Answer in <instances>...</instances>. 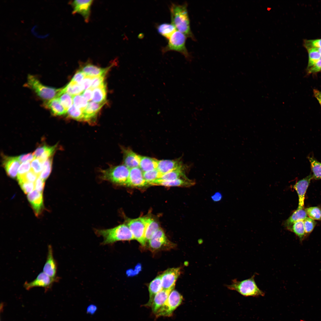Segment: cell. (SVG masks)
Listing matches in <instances>:
<instances>
[{"instance_id":"1","label":"cell","mask_w":321,"mask_h":321,"mask_svg":"<svg viewBox=\"0 0 321 321\" xmlns=\"http://www.w3.org/2000/svg\"><path fill=\"white\" fill-rule=\"evenodd\" d=\"M187 4L172 3L170 8L171 24L177 30L184 34L187 37L195 40L191 29L190 22L187 10Z\"/></svg>"},{"instance_id":"2","label":"cell","mask_w":321,"mask_h":321,"mask_svg":"<svg viewBox=\"0 0 321 321\" xmlns=\"http://www.w3.org/2000/svg\"><path fill=\"white\" fill-rule=\"evenodd\" d=\"M96 233L103 237L102 245L111 244L118 241L134 240L129 227L124 224L111 229H97Z\"/></svg>"},{"instance_id":"3","label":"cell","mask_w":321,"mask_h":321,"mask_svg":"<svg viewBox=\"0 0 321 321\" xmlns=\"http://www.w3.org/2000/svg\"><path fill=\"white\" fill-rule=\"evenodd\" d=\"M25 86L45 101L58 97L61 90L44 85L35 76L30 74L27 77Z\"/></svg>"},{"instance_id":"4","label":"cell","mask_w":321,"mask_h":321,"mask_svg":"<svg viewBox=\"0 0 321 321\" xmlns=\"http://www.w3.org/2000/svg\"><path fill=\"white\" fill-rule=\"evenodd\" d=\"M255 275L250 278L241 281L233 280L227 286L229 289L235 290L245 296H264L265 293L257 286L254 280Z\"/></svg>"},{"instance_id":"5","label":"cell","mask_w":321,"mask_h":321,"mask_svg":"<svg viewBox=\"0 0 321 321\" xmlns=\"http://www.w3.org/2000/svg\"><path fill=\"white\" fill-rule=\"evenodd\" d=\"M130 169L124 165L111 167L102 170L101 178L114 184L126 185L128 181Z\"/></svg>"},{"instance_id":"6","label":"cell","mask_w":321,"mask_h":321,"mask_svg":"<svg viewBox=\"0 0 321 321\" xmlns=\"http://www.w3.org/2000/svg\"><path fill=\"white\" fill-rule=\"evenodd\" d=\"M187 37L183 33L177 30L169 39L168 44L162 49L165 53L170 51H177L182 54L189 61L191 57L185 45Z\"/></svg>"},{"instance_id":"7","label":"cell","mask_w":321,"mask_h":321,"mask_svg":"<svg viewBox=\"0 0 321 321\" xmlns=\"http://www.w3.org/2000/svg\"><path fill=\"white\" fill-rule=\"evenodd\" d=\"M183 300L182 295L177 291L173 290L155 314L156 317L171 316L175 310L182 303Z\"/></svg>"},{"instance_id":"8","label":"cell","mask_w":321,"mask_h":321,"mask_svg":"<svg viewBox=\"0 0 321 321\" xmlns=\"http://www.w3.org/2000/svg\"><path fill=\"white\" fill-rule=\"evenodd\" d=\"M146 219V217H139L130 220L127 224L134 240L143 246L145 245L146 242L145 239Z\"/></svg>"},{"instance_id":"9","label":"cell","mask_w":321,"mask_h":321,"mask_svg":"<svg viewBox=\"0 0 321 321\" xmlns=\"http://www.w3.org/2000/svg\"><path fill=\"white\" fill-rule=\"evenodd\" d=\"M58 280L50 277L43 271L40 273L33 280L29 282L26 281L23 285L27 290L35 287H40L44 288L46 291L50 289L53 284Z\"/></svg>"},{"instance_id":"10","label":"cell","mask_w":321,"mask_h":321,"mask_svg":"<svg viewBox=\"0 0 321 321\" xmlns=\"http://www.w3.org/2000/svg\"><path fill=\"white\" fill-rule=\"evenodd\" d=\"M180 268H169L161 275L163 289L173 290L180 274Z\"/></svg>"},{"instance_id":"11","label":"cell","mask_w":321,"mask_h":321,"mask_svg":"<svg viewBox=\"0 0 321 321\" xmlns=\"http://www.w3.org/2000/svg\"><path fill=\"white\" fill-rule=\"evenodd\" d=\"M93 1L75 0L70 2L71 5L73 14L78 13L83 18L85 21L88 22L89 20L91 9Z\"/></svg>"},{"instance_id":"12","label":"cell","mask_w":321,"mask_h":321,"mask_svg":"<svg viewBox=\"0 0 321 321\" xmlns=\"http://www.w3.org/2000/svg\"><path fill=\"white\" fill-rule=\"evenodd\" d=\"M312 179V174H310L298 181L293 185V188L296 191L298 197V204L297 209L304 208L305 194Z\"/></svg>"},{"instance_id":"13","label":"cell","mask_w":321,"mask_h":321,"mask_svg":"<svg viewBox=\"0 0 321 321\" xmlns=\"http://www.w3.org/2000/svg\"><path fill=\"white\" fill-rule=\"evenodd\" d=\"M148 242L150 247L154 250L161 249L169 246L173 247L175 245L169 241L163 231L160 228Z\"/></svg>"},{"instance_id":"14","label":"cell","mask_w":321,"mask_h":321,"mask_svg":"<svg viewBox=\"0 0 321 321\" xmlns=\"http://www.w3.org/2000/svg\"><path fill=\"white\" fill-rule=\"evenodd\" d=\"M53 254L52 246L51 245H49L48 246L46 259L43 267V272L50 277L58 280L56 275L57 264Z\"/></svg>"},{"instance_id":"15","label":"cell","mask_w":321,"mask_h":321,"mask_svg":"<svg viewBox=\"0 0 321 321\" xmlns=\"http://www.w3.org/2000/svg\"><path fill=\"white\" fill-rule=\"evenodd\" d=\"M148 185L143 176V172L139 167L130 169L129 177L126 186L142 187Z\"/></svg>"},{"instance_id":"16","label":"cell","mask_w":321,"mask_h":321,"mask_svg":"<svg viewBox=\"0 0 321 321\" xmlns=\"http://www.w3.org/2000/svg\"><path fill=\"white\" fill-rule=\"evenodd\" d=\"M27 198L36 215L39 216L44 207L43 193L34 190L28 194Z\"/></svg>"},{"instance_id":"17","label":"cell","mask_w":321,"mask_h":321,"mask_svg":"<svg viewBox=\"0 0 321 321\" xmlns=\"http://www.w3.org/2000/svg\"><path fill=\"white\" fill-rule=\"evenodd\" d=\"M114 64H113L106 68H102L90 63H87L82 65L80 70L83 72L86 76L93 77L105 75L109 70Z\"/></svg>"},{"instance_id":"18","label":"cell","mask_w":321,"mask_h":321,"mask_svg":"<svg viewBox=\"0 0 321 321\" xmlns=\"http://www.w3.org/2000/svg\"><path fill=\"white\" fill-rule=\"evenodd\" d=\"M20 163L17 157H4L3 165L8 176L12 178L16 177Z\"/></svg>"},{"instance_id":"19","label":"cell","mask_w":321,"mask_h":321,"mask_svg":"<svg viewBox=\"0 0 321 321\" xmlns=\"http://www.w3.org/2000/svg\"><path fill=\"white\" fill-rule=\"evenodd\" d=\"M124 165L130 169L139 167L141 155L129 148H123Z\"/></svg>"},{"instance_id":"20","label":"cell","mask_w":321,"mask_h":321,"mask_svg":"<svg viewBox=\"0 0 321 321\" xmlns=\"http://www.w3.org/2000/svg\"><path fill=\"white\" fill-rule=\"evenodd\" d=\"M180 159L158 160L157 169L163 175L181 167Z\"/></svg>"},{"instance_id":"21","label":"cell","mask_w":321,"mask_h":321,"mask_svg":"<svg viewBox=\"0 0 321 321\" xmlns=\"http://www.w3.org/2000/svg\"><path fill=\"white\" fill-rule=\"evenodd\" d=\"M195 182L187 177H182L174 180L152 182L149 185H160L166 186H178L189 187L195 184Z\"/></svg>"},{"instance_id":"22","label":"cell","mask_w":321,"mask_h":321,"mask_svg":"<svg viewBox=\"0 0 321 321\" xmlns=\"http://www.w3.org/2000/svg\"><path fill=\"white\" fill-rule=\"evenodd\" d=\"M43 105L55 116H61L67 112L58 97L45 101Z\"/></svg>"},{"instance_id":"23","label":"cell","mask_w":321,"mask_h":321,"mask_svg":"<svg viewBox=\"0 0 321 321\" xmlns=\"http://www.w3.org/2000/svg\"><path fill=\"white\" fill-rule=\"evenodd\" d=\"M172 291L163 289L155 295L151 306L153 313L156 314L164 303Z\"/></svg>"},{"instance_id":"24","label":"cell","mask_w":321,"mask_h":321,"mask_svg":"<svg viewBox=\"0 0 321 321\" xmlns=\"http://www.w3.org/2000/svg\"><path fill=\"white\" fill-rule=\"evenodd\" d=\"M105 103H99L93 101L89 102L86 108L83 111L84 121L90 122L95 119Z\"/></svg>"},{"instance_id":"25","label":"cell","mask_w":321,"mask_h":321,"mask_svg":"<svg viewBox=\"0 0 321 321\" xmlns=\"http://www.w3.org/2000/svg\"><path fill=\"white\" fill-rule=\"evenodd\" d=\"M186 167L183 165L176 169L163 174L160 178L150 183L174 180L178 178L187 177L185 175Z\"/></svg>"},{"instance_id":"26","label":"cell","mask_w":321,"mask_h":321,"mask_svg":"<svg viewBox=\"0 0 321 321\" xmlns=\"http://www.w3.org/2000/svg\"><path fill=\"white\" fill-rule=\"evenodd\" d=\"M163 289L161 275L156 277L150 283L148 290L149 299L145 306L151 307L155 295Z\"/></svg>"},{"instance_id":"27","label":"cell","mask_w":321,"mask_h":321,"mask_svg":"<svg viewBox=\"0 0 321 321\" xmlns=\"http://www.w3.org/2000/svg\"><path fill=\"white\" fill-rule=\"evenodd\" d=\"M158 160L154 158L141 155L139 167L143 172L157 169Z\"/></svg>"},{"instance_id":"28","label":"cell","mask_w":321,"mask_h":321,"mask_svg":"<svg viewBox=\"0 0 321 321\" xmlns=\"http://www.w3.org/2000/svg\"><path fill=\"white\" fill-rule=\"evenodd\" d=\"M288 230L294 233L299 238L300 243L306 238L303 221L296 222L289 226L286 227Z\"/></svg>"},{"instance_id":"29","label":"cell","mask_w":321,"mask_h":321,"mask_svg":"<svg viewBox=\"0 0 321 321\" xmlns=\"http://www.w3.org/2000/svg\"><path fill=\"white\" fill-rule=\"evenodd\" d=\"M308 215L305 209H297L295 210L284 223V226L287 227L298 221H304Z\"/></svg>"},{"instance_id":"30","label":"cell","mask_w":321,"mask_h":321,"mask_svg":"<svg viewBox=\"0 0 321 321\" xmlns=\"http://www.w3.org/2000/svg\"><path fill=\"white\" fill-rule=\"evenodd\" d=\"M145 239L148 241L160 228L158 223L154 220L146 217Z\"/></svg>"},{"instance_id":"31","label":"cell","mask_w":321,"mask_h":321,"mask_svg":"<svg viewBox=\"0 0 321 321\" xmlns=\"http://www.w3.org/2000/svg\"><path fill=\"white\" fill-rule=\"evenodd\" d=\"M106 84L93 89L92 100L97 103H105L106 100Z\"/></svg>"},{"instance_id":"32","label":"cell","mask_w":321,"mask_h":321,"mask_svg":"<svg viewBox=\"0 0 321 321\" xmlns=\"http://www.w3.org/2000/svg\"><path fill=\"white\" fill-rule=\"evenodd\" d=\"M61 91L74 96L82 93L84 90L81 84L70 81L63 88L61 89Z\"/></svg>"},{"instance_id":"33","label":"cell","mask_w":321,"mask_h":321,"mask_svg":"<svg viewBox=\"0 0 321 321\" xmlns=\"http://www.w3.org/2000/svg\"><path fill=\"white\" fill-rule=\"evenodd\" d=\"M158 33L167 39H169L171 35L177 30L175 26L172 24L164 23L157 27Z\"/></svg>"},{"instance_id":"34","label":"cell","mask_w":321,"mask_h":321,"mask_svg":"<svg viewBox=\"0 0 321 321\" xmlns=\"http://www.w3.org/2000/svg\"><path fill=\"white\" fill-rule=\"evenodd\" d=\"M308 158L310 163L313 179L316 180L321 179V163L313 157L309 156Z\"/></svg>"},{"instance_id":"35","label":"cell","mask_w":321,"mask_h":321,"mask_svg":"<svg viewBox=\"0 0 321 321\" xmlns=\"http://www.w3.org/2000/svg\"><path fill=\"white\" fill-rule=\"evenodd\" d=\"M307 50L309 54V61L307 67V69H308L320 59L321 58V54L318 48H311Z\"/></svg>"},{"instance_id":"36","label":"cell","mask_w":321,"mask_h":321,"mask_svg":"<svg viewBox=\"0 0 321 321\" xmlns=\"http://www.w3.org/2000/svg\"><path fill=\"white\" fill-rule=\"evenodd\" d=\"M67 116L78 121H84V115L83 111L75 106L73 104L67 111Z\"/></svg>"},{"instance_id":"37","label":"cell","mask_w":321,"mask_h":321,"mask_svg":"<svg viewBox=\"0 0 321 321\" xmlns=\"http://www.w3.org/2000/svg\"><path fill=\"white\" fill-rule=\"evenodd\" d=\"M61 91L58 97L62 105L67 111L68 109L72 105L73 102V96L66 92H62Z\"/></svg>"},{"instance_id":"38","label":"cell","mask_w":321,"mask_h":321,"mask_svg":"<svg viewBox=\"0 0 321 321\" xmlns=\"http://www.w3.org/2000/svg\"><path fill=\"white\" fill-rule=\"evenodd\" d=\"M52 159L49 158L44 162L42 171L40 175V177L44 180L49 176L52 168Z\"/></svg>"},{"instance_id":"39","label":"cell","mask_w":321,"mask_h":321,"mask_svg":"<svg viewBox=\"0 0 321 321\" xmlns=\"http://www.w3.org/2000/svg\"><path fill=\"white\" fill-rule=\"evenodd\" d=\"M308 216L314 220L321 221V209L317 206L305 209Z\"/></svg>"},{"instance_id":"40","label":"cell","mask_w":321,"mask_h":321,"mask_svg":"<svg viewBox=\"0 0 321 321\" xmlns=\"http://www.w3.org/2000/svg\"><path fill=\"white\" fill-rule=\"evenodd\" d=\"M143 176L148 185L150 183L160 178L163 174L157 169L143 172Z\"/></svg>"},{"instance_id":"41","label":"cell","mask_w":321,"mask_h":321,"mask_svg":"<svg viewBox=\"0 0 321 321\" xmlns=\"http://www.w3.org/2000/svg\"><path fill=\"white\" fill-rule=\"evenodd\" d=\"M39 175L36 174L31 169L24 175L17 176L19 183L23 182H35Z\"/></svg>"},{"instance_id":"42","label":"cell","mask_w":321,"mask_h":321,"mask_svg":"<svg viewBox=\"0 0 321 321\" xmlns=\"http://www.w3.org/2000/svg\"><path fill=\"white\" fill-rule=\"evenodd\" d=\"M73 104L83 111L87 106L88 103L82 95L73 96Z\"/></svg>"},{"instance_id":"43","label":"cell","mask_w":321,"mask_h":321,"mask_svg":"<svg viewBox=\"0 0 321 321\" xmlns=\"http://www.w3.org/2000/svg\"><path fill=\"white\" fill-rule=\"evenodd\" d=\"M44 162L40 158H35L31 162V169L36 174L40 176L42 171Z\"/></svg>"},{"instance_id":"44","label":"cell","mask_w":321,"mask_h":321,"mask_svg":"<svg viewBox=\"0 0 321 321\" xmlns=\"http://www.w3.org/2000/svg\"><path fill=\"white\" fill-rule=\"evenodd\" d=\"M303 222L305 232L307 236L313 231L317 222L314 220L308 217L303 221Z\"/></svg>"},{"instance_id":"45","label":"cell","mask_w":321,"mask_h":321,"mask_svg":"<svg viewBox=\"0 0 321 321\" xmlns=\"http://www.w3.org/2000/svg\"><path fill=\"white\" fill-rule=\"evenodd\" d=\"M304 45L307 50L311 48H321V39L305 40Z\"/></svg>"},{"instance_id":"46","label":"cell","mask_w":321,"mask_h":321,"mask_svg":"<svg viewBox=\"0 0 321 321\" xmlns=\"http://www.w3.org/2000/svg\"><path fill=\"white\" fill-rule=\"evenodd\" d=\"M105 75H102L93 77L91 86L90 88L94 89L103 86L106 84L104 82Z\"/></svg>"},{"instance_id":"47","label":"cell","mask_w":321,"mask_h":321,"mask_svg":"<svg viewBox=\"0 0 321 321\" xmlns=\"http://www.w3.org/2000/svg\"><path fill=\"white\" fill-rule=\"evenodd\" d=\"M24 193L27 194L32 192L35 188L34 183L29 182H23L19 183Z\"/></svg>"},{"instance_id":"48","label":"cell","mask_w":321,"mask_h":321,"mask_svg":"<svg viewBox=\"0 0 321 321\" xmlns=\"http://www.w3.org/2000/svg\"><path fill=\"white\" fill-rule=\"evenodd\" d=\"M56 147V145L51 147L48 146L45 151L39 158L44 162L53 155L55 152Z\"/></svg>"},{"instance_id":"49","label":"cell","mask_w":321,"mask_h":321,"mask_svg":"<svg viewBox=\"0 0 321 321\" xmlns=\"http://www.w3.org/2000/svg\"><path fill=\"white\" fill-rule=\"evenodd\" d=\"M86 76L85 74L81 70H79L77 71L71 81L81 84Z\"/></svg>"},{"instance_id":"50","label":"cell","mask_w":321,"mask_h":321,"mask_svg":"<svg viewBox=\"0 0 321 321\" xmlns=\"http://www.w3.org/2000/svg\"><path fill=\"white\" fill-rule=\"evenodd\" d=\"M30 167V162L23 163L19 168L18 176H22L26 174L31 170Z\"/></svg>"},{"instance_id":"51","label":"cell","mask_w":321,"mask_h":321,"mask_svg":"<svg viewBox=\"0 0 321 321\" xmlns=\"http://www.w3.org/2000/svg\"><path fill=\"white\" fill-rule=\"evenodd\" d=\"M17 158L20 163H23L32 161L35 158L33 153H29L21 155L17 157Z\"/></svg>"},{"instance_id":"52","label":"cell","mask_w":321,"mask_h":321,"mask_svg":"<svg viewBox=\"0 0 321 321\" xmlns=\"http://www.w3.org/2000/svg\"><path fill=\"white\" fill-rule=\"evenodd\" d=\"M309 74L316 73L321 71V58L312 67L307 69Z\"/></svg>"},{"instance_id":"53","label":"cell","mask_w":321,"mask_h":321,"mask_svg":"<svg viewBox=\"0 0 321 321\" xmlns=\"http://www.w3.org/2000/svg\"><path fill=\"white\" fill-rule=\"evenodd\" d=\"M35 188L38 191L43 193L45 185V181L39 177L35 182Z\"/></svg>"},{"instance_id":"54","label":"cell","mask_w":321,"mask_h":321,"mask_svg":"<svg viewBox=\"0 0 321 321\" xmlns=\"http://www.w3.org/2000/svg\"><path fill=\"white\" fill-rule=\"evenodd\" d=\"M92 78V77L89 76H86L85 77L81 84L84 91L90 88Z\"/></svg>"},{"instance_id":"55","label":"cell","mask_w":321,"mask_h":321,"mask_svg":"<svg viewBox=\"0 0 321 321\" xmlns=\"http://www.w3.org/2000/svg\"><path fill=\"white\" fill-rule=\"evenodd\" d=\"M48 146L43 145L37 148L33 153L35 158H40L45 151Z\"/></svg>"},{"instance_id":"56","label":"cell","mask_w":321,"mask_h":321,"mask_svg":"<svg viewBox=\"0 0 321 321\" xmlns=\"http://www.w3.org/2000/svg\"><path fill=\"white\" fill-rule=\"evenodd\" d=\"M93 90L89 88L84 91L82 93V95L87 101H89L92 99Z\"/></svg>"},{"instance_id":"57","label":"cell","mask_w":321,"mask_h":321,"mask_svg":"<svg viewBox=\"0 0 321 321\" xmlns=\"http://www.w3.org/2000/svg\"><path fill=\"white\" fill-rule=\"evenodd\" d=\"M97 307L94 304H91L88 306L86 309V312L88 313L93 314L95 313L97 310Z\"/></svg>"},{"instance_id":"58","label":"cell","mask_w":321,"mask_h":321,"mask_svg":"<svg viewBox=\"0 0 321 321\" xmlns=\"http://www.w3.org/2000/svg\"><path fill=\"white\" fill-rule=\"evenodd\" d=\"M313 92L314 96L317 99L321 106V91L314 89L313 90Z\"/></svg>"}]
</instances>
